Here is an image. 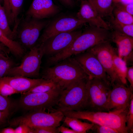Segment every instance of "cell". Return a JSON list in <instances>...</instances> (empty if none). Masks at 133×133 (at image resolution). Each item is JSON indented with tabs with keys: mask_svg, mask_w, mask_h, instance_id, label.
Instances as JSON below:
<instances>
[{
	"mask_svg": "<svg viewBox=\"0 0 133 133\" xmlns=\"http://www.w3.org/2000/svg\"><path fill=\"white\" fill-rule=\"evenodd\" d=\"M62 89L59 86L48 91L24 95L20 99V106L24 109L44 110L56 105Z\"/></svg>",
	"mask_w": 133,
	"mask_h": 133,
	"instance_id": "8",
	"label": "cell"
},
{
	"mask_svg": "<svg viewBox=\"0 0 133 133\" xmlns=\"http://www.w3.org/2000/svg\"><path fill=\"white\" fill-rule=\"evenodd\" d=\"M76 30L57 34L38 44L41 46L44 55L50 57L56 54L68 47L82 33Z\"/></svg>",
	"mask_w": 133,
	"mask_h": 133,
	"instance_id": "11",
	"label": "cell"
},
{
	"mask_svg": "<svg viewBox=\"0 0 133 133\" xmlns=\"http://www.w3.org/2000/svg\"><path fill=\"white\" fill-rule=\"evenodd\" d=\"M7 53L3 54L0 57V78L6 76L9 70L14 66V63Z\"/></svg>",
	"mask_w": 133,
	"mask_h": 133,
	"instance_id": "27",
	"label": "cell"
},
{
	"mask_svg": "<svg viewBox=\"0 0 133 133\" xmlns=\"http://www.w3.org/2000/svg\"><path fill=\"white\" fill-rule=\"evenodd\" d=\"M105 106L106 111L127 110L132 98L133 91L120 82H115L112 85Z\"/></svg>",
	"mask_w": 133,
	"mask_h": 133,
	"instance_id": "10",
	"label": "cell"
},
{
	"mask_svg": "<svg viewBox=\"0 0 133 133\" xmlns=\"http://www.w3.org/2000/svg\"><path fill=\"white\" fill-rule=\"evenodd\" d=\"M10 114V112L0 111V126L6 121Z\"/></svg>",
	"mask_w": 133,
	"mask_h": 133,
	"instance_id": "38",
	"label": "cell"
},
{
	"mask_svg": "<svg viewBox=\"0 0 133 133\" xmlns=\"http://www.w3.org/2000/svg\"><path fill=\"white\" fill-rule=\"evenodd\" d=\"M112 14L118 22L126 25L133 24V15L129 13L114 6Z\"/></svg>",
	"mask_w": 133,
	"mask_h": 133,
	"instance_id": "26",
	"label": "cell"
},
{
	"mask_svg": "<svg viewBox=\"0 0 133 133\" xmlns=\"http://www.w3.org/2000/svg\"><path fill=\"white\" fill-rule=\"evenodd\" d=\"M111 32V41L117 46L118 56L124 59L133 52V37L114 30Z\"/></svg>",
	"mask_w": 133,
	"mask_h": 133,
	"instance_id": "18",
	"label": "cell"
},
{
	"mask_svg": "<svg viewBox=\"0 0 133 133\" xmlns=\"http://www.w3.org/2000/svg\"><path fill=\"white\" fill-rule=\"evenodd\" d=\"M1 79L10 85L17 93H23L40 84L44 80L19 76H5Z\"/></svg>",
	"mask_w": 133,
	"mask_h": 133,
	"instance_id": "16",
	"label": "cell"
},
{
	"mask_svg": "<svg viewBox=\"0 0 133 133\" xmlns=\"http://www.w3.org/2000/svg\"><path fill=\"white\" fill-rule=\"evenodd\" d=\"M72 57L81 66L88 79L97 78L110 82L109 77L101 63L92 53L87 50Z\"/></svg>",
	"mask_w": 133,
	"mask_h": 133,
	"instance_id": "12",
	"label": "cell"
},
{
	"mask_svg": "<svg viewBox=\"0 0 133 133\" xmlns=\"http://www.w3.org/2000/svg\"><path fill=\"white\" fill-rule=\"evenodd\" d=\"M86 24L76 16L67 15L57 17L49 21L36 44H40L57 34L77 30Z\"/></svg>",
	"mask_w": 133,
	"mask_h": 133,
	"instance_id": "9",
	"label": "cell"
},
{
	"mask_svg": "<svg viewBox=\"0 0 133 133\" xmlns=\"http://www.w3.org/2000/svg\"><path fill=\"white\" fill-rule=\"evenodd\" d=\"M57 127L46 126L38 127L32 128L33 133H58L60 132Z\"/></svg>",
	"mask_w": 133,
	"mask_h": 133,
	"instance_id": "33",
	"label": "cell"
},
{
	"mask_svg": "<svg viewBox=\"0 0 133 133\" xmlns=\"http://www.w3.org/2000/svg\"><path fill=\"white\" fill-rule=\"evenodd\" d=\"M114 6L133 16V3L113 4Z\"/></svg>",
	"mask_w": 133,
	"mask_h": 133,
	"instance_id": "34",
	"label": "cell"
},
{
	"mask_svg": "<svg viewBox=\"0 0 133 133\" xmlns=\"http://www.w3.org/2000/svg\"><path fill=\"white\" fill-rule=\"evenodd\" d=\"M3 6L0 3V30L8 38L15 40L16 38V31L18 24H16L12 30Z\"/></svg>",
	"mask_w": 133,
	"mask_h": 133,
	"instance_id": "21",
	"label": "cell"
},
{
	"mask_svg": "<svg viewBox=\"0 0 133 133\" xmlns=\"http://www.w3.org/2000/svg\"><path fill=\"white\" fill-rule=\"evenodd\" d=\"M126 125L128 132H133V97L130 100L126 116Z\"/></svg>",
	"mask_w": 133,
	"mask_h": 133,
	"instance_id": "29",
	"label": "cell"
},
{
	"mask_svg": "<svg viewBox=\"0 0 133 133\" xmlns=\"http://www.w3.org/2000/svg\"><path fill=\"white\" fill-rule=\"evenodd\" d=\"M110 30L89 26L82 32L65 50L53 56L52 60L55 63L83 52L99 44L111 41Z\"/></svg>",
	"mask_w": 133,
	"mask_h": 133,
	"instance_id": "1",
	"label": "cell"
},
{
	"mask_svg": "<svg viewBox=\"0 0 133 133\" xmlns=\"http://www.w3.org/2000/svg\"><path fill=\"white\" fill-rule=\"evenodd\" d=\"M0 42L4 45L13 54H18L21 49V46L18 42L8 38L0 30Z\"/></svg>",
	"mask_w": 133,
	"mask_h": 133,
	"instance_id": "25",
	"label": "cell"
},
{
	"mask_svg": "<svg viewBox=\"0 0 133 133\" xmlns=\"http://www.w3.org/2000/svg\"><path fill=\"white\" fill-rule=\"evenodd\" d=\"M10 51L3 43L0 42V57L3 54L8 53Z\"/></svg>",
	"mask_w": 133,
	"mask_h": 133,
	"instance_id": "41",
	"label": "cell"
},
{
	"mask_svg": "<svg viewBox=\"0 0 133 133\" xmlns=\"http://www.w3.org/2000/svg\"><path fill=\"white\" fill-rule=\"evenodd\" d=\"M89 2L101 17L113 15V0H90Z\"/></svg>",
	"mask_w": 133,
	"mask_h": 133,
	"instance_id": "20",
	"label": "cell"
},
{
	"mask_svg": "<svg viewBox=\"0 0 133 133\" xmlns=\"http://www.w3.org/2000/svg\"><path fill=\"white\" fill-rule=\"evenodd\" d=\"M64 122L77 133H85L91 130L94 124L83 122L77 118L65 116Z\"/></svg>",
	"mask_w": 133,
	"mask_h": 133,
	"instance_id": "22",
	"label": "cell"
},
{
	"mask_svg": "<svg viewBox=\"0 0 133 133\" xmlns=\"http://www.w3.org/2000/svg\"><path fill=\"white\" fill-rule=\"evenodd\" d=\"M1 133H15V129L11 127H7L2 129L0 131Z\"/></svg>",
	"mask_w": 133,
	"mask_h": 133,
	"instance_id": "43",
	"label": "cell"
},
{
	"mask_svg": "<svg viewBox=\"0 0 133 133\" xmlns=\"http://www.w3.org/2000/svg\"><path fill=\"white\" fill-rule=\"evenodd\" d=\"M15 133H33L32 129L25 124H21L15 129Z\"/></svg>",
	"mask_w": 133,
	"mask_h": 133,
	"instance_id": "36",
	"label": "cell"
},
{
	"mask_svg": "<svg viewBox=\"0 0 133 133\" xmlns=\"http://www.w3.org/2000/svg\"></svg>",
	"mask_w": 133,
	"mask_h": 133,
	"instance_id": "46",
	"label": "cell"
},
{
	"mask_svg": "<svg viewBox=\"0 0 133 133\" xmlns=\"http://www.w3.org/2000/svg\"><path fill=\"white\" fill-rule=\"evenodd\" d=\"M64 116L62 112L57 110L50 113L44 110L34 111L14 119L10 122V124L13 126L25 124L32 129L41 127H58L60 125Z\"/></svg>",
	"mask_w": 133,
	"mask_h": 133,
	"instance_id": "7",
	"label": "cell"
},
{
	"mask_svg": "<svg viewBox=\"0 0 133 133\" xmlns=\"http://www.w3.org/2000/svg\"><path fill=\"white\" fill-rule=\"evenodd\" d=\"M61 11L52 0H33L26 13V16L38 19L53 17Z\"/></svg>",
	"mask_w": 133,
	"mask_h": 133,
	"instance_id": "14",
	"label": "cell"
},
{
	"mask_svg": "<svg viewBox=\"0 0 133 133\" xmlns=\"http://www.w3.org/2000/svg\"><path fill=\"white\" fill-rule=\"evenodd\" d=\"M42 78L52 80L63 90L88 77L74 57H71L46 68Z\"/></svg>",
	"mask_w": 133,
	"mask_h": 133,
	"instance_id": "2",
	"label": "cell"
},
{
	"mask_svg": "<svg viewBox=\"0 0 133 133\" xmlns=\"http://www.w3.org/2000/svg\"><path fill=\"white\" fill-rule=\"evenodd\" d=\"M33 18L26 16L22 17L17 26L16 31L17 41L25 49H29L32 44Z\"/></svg>",
	"mask_w": 133,
	"mask_h": 133,
	"instance_id": "17",
	"label": "cell"
},
{
	"mask_svg": "<svg viewBox=\"0 0 133 133\" xmlns=\"http://www.w3.org/2000/svg\"><path fill=\"white\" fill-rule=\"evenodd\" d=\"M110 42H103L87 50L92 53L97 57L109 77L112 85L115 82L119 81L113 64L112 52L114 48Z\"/></svg>",
	"mask_w": 133,
	"mask_h": 133,
	"instance_id": "13",
	"label": "cell"
},
{
	"mask_svg": "<svg viewBox=\"0 0 133 133\" xmlns=\"http://www.w3.org/2000/svg\"><path fill=\"white\" fill-rule=\"evenodd\" d=\"M64 5L68 8H72L75 5L74 0H58Z\"/></svg>",
	"mask_w": 133,
	"mask_h": 133,
	"instance_id": "39",
	"label": "cell"
},
{
	"mask_svg": "<svg viewBox=\"0 0 133 133\" xmlns=\"http://www.w3.org/2000/svg\"><path fill=\"white\" fill-rule=\"evenodd\" d=\"M24 0H10V9L15 23L20 13Z\"/></svg>",
	"mask_w": 133,
	"mask_h": 133,
	"instance_id": "28",
	"label": "cell"
},
{
	"mask_svg": "<svg viewBox=\"0 0 133 133\" xmlns=\"http://www.w3.org/2000/svg\"><path fill=\"white\" fill-rule=\"evenodd\" d=\"M127 110H115L108 112L90 110L62 112L64 116L86 120L91 123L111 127L119 133H127Z\"/></svg>",
	"mask_w": 133,
	"mask_h": 133,
	"instance_id": "3",
	"label": "cell"
},
{
	"mask_svg": "<svg viewBox=\"0 0 133 133\" xmlns=\"http://www.w3.org/2000/svg\"><path fill=\"white\" fill-rule=\"evenodd\" d=\"M113 4L123 3L128 4L133 3V0H113Z\"/></svg>",
	"mask_w": 133,
	"mask_h": 133,
	"instance_id": "42",
	"label": "cell"
},
{
	"mask_svg": "<svg viewBox=\"0 0 133 133\" xmlns=\"http://www.w3.org/2000/svg\"><path fill=\"white\" fill-rule=\"evenodd\" d=\"M44 55V52L41 46L36 44L30 49L19 65L14 66L10 69L6 76H19L29 78L38 77Z\"/></svg>",
	"mask_w": 133,
	"mask_h": 133,
	"instance_id": "6",
	"label": "cell"
},
{
	"mask_svg": "<svg viewBox=\"0 0 133 133\" xmlns=\"http://www.w3.org/2000/svg\"><path fill=\"white\" fill-rule=\"evenodd\" d=\"M88 79L81 80L62 91L56 105L57 110L64 112L83 110L86 108Z\"/></svg>",
	"mask_w": 133,
	"mask_h": 133,
	"instance_id": "4",
	"label": "cell"
},
{
	"mask_svg": "<svg viewBox=\"0 0 133 133\" xmlns=\"http://www.w3.org/2000/svg\"><path fill=\"white\" fill-rule=\"evenodd\" d=\"M13 104L7 98L0 94V111L10 112Z\"/></svg>",
	"mask_w": 133,
	"mask_h": 133,
	"instance_id": "32",
	"label": "cell"
},
{
	"mask_svg": "<svg viewBox=\"0 0 133 133\" xmlns=\"http://www.w3.org/2000/svg\"><path fill=\"white\" fill-rule=\"evenodd\" d=\"M59 86L57 84L52 80L44 79L39 84L23 93V94L25 95L31 93L46 92Z\"/></svg>",
	"mask_w": 133,
	"mask_h": 133,
	"instance_id": "24",
	"label": "cell"
},
{
	"mask_svg": "<svg viewBox=\"0 0 133 133\" xmlns=\"http://www.w3.org/2000/svg\"><path fill=\"white\" fill-rule=\"evenodd\" d=\"M16 93V91L10 85L0 78V94L7 97Z\"/></svg>",
	"mask_w": 133,
	"mask_h": 133,
	"instance_id": "30",
	"label": "cell"
},
{
	"mask_svg": "<svg viewBox=\"0 0 133 133\" xmlns=\"http://www.w3.org/2000/svg\"><path fill=\"white\" fill-rule=\"evenodd\" d=\"M10 0H4L3 7L7 16L8 22L12 24L14 22L10 9Z\"/></svg>",
	"mask_w": 133,
	"mask_h": 133,
	"instance_id": "35",
	"label": "cell"
},
{
	"mask_svg": "<svg viewBox=\"0 0 133 133\" xmlns=\"http://www.w3.org/2000/svg\"><path fill=\"white\" fill-rule=\"evenodd\" d=\"M76 16L89 26L111 30L108 22L102 19L88 0H81L80 8Z\"/></svg>",
	"mask_w": 133,
	"mask_h": 133,
	"instance_id": "15",
	"label": "cell"
},
{
	"mask_svg": "<svg viewBox=\"0 0 133 133\" xmlns=\"http://www.w3.org/2000/svg\"><path fill=\"white\" fill-rule=\"evenodd\" d=\"M89 1H90V0H88Z\"/></svg>",
	"mask_w": 133,
	"mask_h": 133,
	"instance_id": "45",
	"label": "cell"
},
{
	"mask_svg": "<svg viewBox=\"0 0 133 133\" xmlns=\"http://www.w3.org/2000/svg\"><path fill=\"white\" fill-rule=\"evenodd\" d=\"M114 68L119 81L122 83L127 84L126 74L127 67L125 61L119 57L116 53L115 49L112 52Z\"/></svg>",
	"mask_w": 133,
	"mask_h": 133,
	"instance_id": "19",
	"label": "cell"
},
{
	"mask_svg": "<svg viewBox=\"0 0 133 133\" xmlns=\"http://www.w3.org/2000/svg\"><path fill=\"white\" fill-rule=\"evenodd\" d=\"M126 79L129 81L130 84L129 87L133 91V66L127 67L126 74Z\"/></svg>",
	"mask_w": 133,
	"mask_h": 133,
	"instance_id": "37",
	"label": "cell"
},
{
	"mask_svg": "<svg viewBox=\"0 0 133 133\" xmlns=\"http://www.w3.org/2000/svg\"><path fill=\"white\" fill-rule=\"evenodd\" d=\"M86 86V108H89L90 111H106L107 98L112 88L110 82L97 78H88Z\"/></svg>",
	"mask_w": 133,
	"mask_h": 133,
	"instance_id": "5",
	"label": "cell"
},
{
	"mask_svg": "<svg viewBox=\"0 0 133 133\" xmlns=\"http://www.w3.org/2000/svg\"><path fill=\"white\" fill-rule=\"evenodd\" d=\"M58 128L60 132L62 133H77L73 130L63 126H61Z\"/></svg>",
	"mask_w": 133,
	"mask_h": 133,
	"instance_id": "40",
	"label": "cell"
},
{
	"mask_svg": "<svg viewBox=\"0 0 133 133\" xmlns=\"http://www.w3.org/2000/svg\"><path fill=\"white\" fill-rule=\"evenodd\" d=\"M77 0V1H79L80 0Z\"/></svg>",
	"mask_w": 133,
	"mask_h": 133,
	"instance_id": "44",
	"label": "cell"
},
{
	"mask_svg": "<svg viewBox=\"0 0 133 133\" xmlns=\"http://www.w3.org/2000/svg\"><path fill=\"white\" fill-rule=\"evenodd\" d=\"M111 29L133 37V24L126 25L116 21L113 15L110 17L108 22Z\"/></svg>",
	"mask_w": 133,
	"mask_h": 133,
	"instance_id": "23",
	"label": "cell"
},
{
	"mask_svg": "<svg viewBox=\"0 0 133 133\" xmlns=\"http://www.w3.org/2000/svg\"><path fill=\"white\" fill-rule=\"evenodd\" d=\"M91 130L97 133H119L117 130L111 127L94 124Z\"/></svg>",
	"mask_w": 133,
	"mask_h": 133,
	"instance_id": "31",
	"label": "cell"
}]
</instances>
